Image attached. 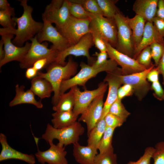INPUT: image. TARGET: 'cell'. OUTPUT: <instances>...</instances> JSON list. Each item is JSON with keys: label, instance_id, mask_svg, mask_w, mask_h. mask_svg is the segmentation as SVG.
<instances>
[{"label": "cell", "instance_id": "cell-46", "mask_svg": "<svg viewBox=\"0 0 164 164\" xmlns=\"http://www.w3.org/2000/svg\"><path fill=\"white\" fill-rule=\"evenodd\" d=\"M152 23L156 30L162 37H164V20L156 16L152 20Z\"/></svg>", "mask_w": 164, "mask_h": 164}, {"label": "cell", "instance_id": "cell-13", "mask_svg": "<svg viewBox=\"0 0 164 164\" xmlns=\"http://www.w3.org/2000/svg\"><path fill=\"white\" fill-rule=\"evenodd\" d=\"M155 66L154 65L140 72L121 76L122 84L130 85L133 88L134 94L139 101H141L151 90V85L147 80V76L149 71Z\"/></svg>", "mask_w": 164, "mask_h": 164}, {"label": "cell", "instance_id": "cell-47", "mask_svg": "<svg viewBox=\"0 0 164 164\" xmlns=\"http://www.w3.org/2000/svg\"><path fill=\"white\" fill-rule=\"evenodd\" d=\"M159 73L157 67H154L148 73L147 76V80L152 83L159 81Z\"/></svg>", "mask_w": 164, "mask_h": 164}, {"label": "cell", "instance_id": "cell-14", "mask_svg": "<svg viewBox=\"0 0 164 164\" xmlns=\"http://www.w3.org/2000/svg\"><path fill=\"white\" fill-rule=\"evenodd\" d=\"M0 35L4 43L5 51L4 57L0 61V68L5 64L13 61H17L20 63L29 50L31 43L27 41L24 46H17L12 42V39L14 38V35L10 33H4Z\"/></svg>", "mask_w": 164, "mask_h": 164}, {"label": "cell", "instance_id": "cell-24", "mask_svg": "<svg viewBox=\"0 0 164 164\" xmlns=\"http://www.w3.org/2000/svg\"><path fill=\"white\" fill-rule=\"evenodd\" d=\"M30 89L41 99L50 97L53 91L51 83L46 79L38 76L32 79Z\"/></svg>", "mask_w": 164, "mask_h": 164}, {"label": "cell", "instance_id": "cell-20", "mask_svg": "<svg viewBox=\"0 0 164 164\" xmlns=\"http://www.w3.org/2000/svg\"><path fill=\"white\" fill-rule=\"evenodd\" d=\"M154 43L164 45V38L159 33L152 22H146L142 39L135 50L133 58L136 59L143 49Z\"/></svg>", "mask_w": 164, "mask_h": 164}, {"label": "cell", "instance_id": "cell-34", "mask_svg": "<svg viewBox=\"0 0 164 164\" xmlns=\"http://www.w3.org/2000/svg\"><path fill=\"white\" fill-rule=\"evenodd\" d=\"M70 0L80 4L86 11L91 14L103 16L97 0Z\"/></svg>", "mask_w": 164, "mask_h": 164}, {"label": "cell", "instance_id": "cell-11", "mask_svg": "<svg viewBox=\"0 0 164 164\" xmlns=\"http://www.w3.org/2000/svg\"><path fill=\"white\" fill-rule=\"evenodd\" d=\"M43 25L41 30L36 35L38 41L41 43L44 41H48L52 44L50 48L61 51L72 46L67 40L54 27L50 22L42 18Z\"/></svg>", "mask_w": 164, "mask_h": 164}, {"label": "cell", "instance_id": "cell-43", "mask_svg": "<svg viewBox=\"0 0 164 164\" xmlns=\"http://www.w3.org/2000/svg\"><path fill=\"white\" fill-rule=\"evenodd\" d=\"M133 94V91L132 87L128 84H124L118 90L117 98L121 100L125 97L131 96Z\"/></svg>", "mask_w": 164, "mask_h": 164}, {"label": "cell", "instance_id": "cell-2", "mask_svg": "<svg viewBox=\"0 0 164 164\" xmlns=\"http://www.w3.org/2000/svg\"><path fill=\"white\" fill-rule=\"evenodd\" d=\"M77 63L70 57L66 64L63 66L54 62L47 67L46 72L38 71V76L48 80L53 87L54 95L52 100L53 106L58 103L60 97V90L61 84L64 80L71 78L77 73Z\"/></svg>", "mask_w": 164, "mask_h": 164}, {"label": "cell", "instance_id": "cell-45", "mask_svg": "<svg viewBox=\"0 0 164 164\" xmlns=\"http://www.w3.org/2000/svg\"><path fill=\"white\" fill-rule=\"evenodd\" d=\"M54 62L52 60L47 58L39 59L34 63L32 67L37 71H39L44 67Z\"/></svg>", "mask_w": 164, "mask_h": 164}, {"label": "cell", "instance_id": "cell-23", "mask_svg": "<svg viewBox=\"0 0 164 164\" xmlns=\"http://www.w3.org/2000/svg\"><path fill=\"white\" fill-rule=\"evenodd\" d=\"M97 150L91 146L81 145L78 142L73 144V155L80 164H93Z\"/></svg>", "mask_w": 164, "mask_h": 164}, {"label": "cell", "instance_id": "cell-35", "mask_svg": "<svg viewBox=\"0 0 164 164\" xmlns=\"http://www.w3.org/2000/svg\"><path fill=\"white\" fill-rule=\"evenodd\" d=\"M152 58L150 46L144 48L135 59L141 65L148 69L154 65L151 61Z\"/></svg>", "mask_w": 164, "mask_h": 164}, {"label": "cell", "instance_id": "cell-33", "mask_svg": "<svg viewBox=\"0 0 164 164\" xmlns=\"http://www.w3.org/2000/svg\"><path fill=\"white\" fill-rule=\"evenodd\" d=\"M108 113L119 117L125 122L131 114L125 108L121 100L118 98L111 106Z\"/></svg>", "mask_w": 164, "mask_h": 164}, {"label": "cell", "instance_id": "cell-18", "mask_svg": "<svg viewBox=\"0 0 164 164\" xmlns=\"http://www.w3.org/2000/svg\"><path fill=\"white\" fill-rule=\"evenodd\" d=\"M104 94H101L95 98L78 119V121H82L86 124L87 134L101 119Z\"/></svg>", "mask_w": 164, "mask_h": 164}, {"label": "cell", "instance_id": "cell-41", "mask_svg": "<svg viewBox=\"0 0 164 164\" xmlns=\"http://www.w3.org/2000/svg\"><path fill=\"white\" fill-rule=\"evenodd\" d=\"M107 127L115 129L122 126L125 121L119 117L108 113L104 118Z\"/></svg>", "mask_w": 164, "mask_h": 164}, {"label": "cell", "instance_id": "cell-36", "mask_svg": "<svg viewBox=\"0 0 164 164\" xmlns=\"http://www.w3.org/2000/svg\"><path fill=\"white\" fill-rule=\"evenodd\" d=\"M154 148L152 156L153 164H164V141L157 143Z\"/></svg>", "mask_w": 164, "mask_h": 164}, {"label": "cell", "instance_id": "cell-31", "mask_svg": "<svg viewBox=\"0 0 164 164\" xmlns=\"http://www.w3.org/2000/svg\"><path fill=\"white\" fill-rule=\"evenodd\" d=\"M115 128L107 127L98 145L99 153L103 152L113 147L112 140Z\"/></svg>", "mask_w": 164, "mask_h": 164}, {"label": "cell", "instance_id": "cell-51", "mask_svg": "<svg viewBox=\"0 0 164 164\" xmlns=\"http://www.w3.org/2000/svg\"><path fill=\"white\" fill-rule=\"evenodd\" d=\"M159 73L162 76V84L164 85V52L160 59L158 64L156 67Z\"/></svg>", "mask_w": 164, "mask_h": 164}, {"label": "cell", "instance_id": "cell-26", "mask_svg": "<svg viewBox=\"0 0 164 164\" xmlns=\"http://www.w3.org/2000/svg\"><path fill=\"white\" fill-rule=\"evenodd\" d=\"M51 122L53 127L61 129L68 127L74 124L78 117L75 116L73 111H55L52 114Z\"/></svg>", "mask_w": 164, "mask_h": 164}, {"label": "cell", "instance_id": "cell-50", "mask_svg": "<svg viewBox=\"0 0 164 164\" xmlns=\"http://www.w3.org/2000/svg\"><path fill=\"white\" fill-rule=\"evenodd\" d=\"M38 71L33 67L27 68L25 73L26 77L28 79H33L38 74Z\"/></svg>", "mask_w": 164, "mask_h": 164}, {"label": "cell", "instance_id": "cell-39", "mask_svg": "<svg viewBox=\"0 0 164 164\" xmlns=\"http://www.w3.org/2000/svg\"><path fill=\"white\" fill-rule=\"evenodd\" d=\"M154 151V148L151 146L146 147L143 155L135 161H130L126 164H151V161Z\"/></svg>", "mask_w": 164, "mask_h": 164}, {"label": "cell", "instance_id": "cell-19", "mask_svg": "<svg viewBox=\"0 0 164 164\" xmlns=\"http://www.w3.org/2000/svg\"><path fill=\"white\" fill-rule=\"evenodd\" d=\"M0 143L2 150L0 154V161L10 159H16L24 161L29 164H35V156L22 153L12 148L7 142L6 136L2 133L0 134Z\"/></svg>", "mask_w": 164, "mask_h": 164}, {"label": "cell", "instance_id": "cell-9", "mask_svg": "<svg viewBox=\"0 0 164 164\" xmlns=\"http://www.w3.org/2000/svg\"><path fill=\"white\" fill-rule=\"evenodd\" d=\"M71 16L68 0H52L42 14V18L55 24L57 29L63 27Z\"/></svg>", "mask_w": 164, "mask_h": 164}, {"label": "cell", "instance_id": "cell-22", "mask_svg": "<svg viewBox=\"0 0 164 164\" xmlns=\"http://www.w3.org/2000/svg\"><path fill=\"white\" fill-rule=\"evenodd\" d=\"M25 88L23 85L19 86L18 84H16L15 96L9 103V106L12 107L19 104H28L34 105L38 108H43V105L41 101H37L36 99L34 94L30 89L25 91Z\"/></svg>", "mask_w": 164, "mask_h": 164}, {"label": "cell", "instance_id": "cell-10", "mask_svg": "<svg viewBox=\"0 0 164 164\" xmlns=\"http://www.w3.org/2000/svg\"><path fill=\"white\" fill-rule=\"evenodd\" d=\"M90 22L91 19H80L71 15L67 23L57 29L73 45L85 35L91 33Z\"/></svg>", "mask_w": 164, "mask_h": 164}, {"label": "cell", "instance_id": "cell-49", "mask_svg": "<svg viewBox=\"0 0 164 164\" xmlns=\"http://www.w3.org/2000/svg\"><path fill=\"white\" fill-rule=\"evenodd\" d=\"M156 17L164 20V0H158Z\"/></svg>", "mask_w": 164, "mask_h": 164}, {"label": "cell", "instance_id": "cell-17", "mask_svg": "<svg viewBox=\"0 0 164 164\" xmlns=\"http://www.w3.org/2000/svg\"><path fill=\"white\" fill-rule=\"evenodd\" d=\"M106 73L104 81L107 83L108 91L107 97L104 103L101 119L104 118L109 112L111 106L117 99L118 90L122 84L121 78L122 74L121 68L117 67L113 70Z\"/></svg>", "mask_w": 164, "mask_h": 164}, {"label": "cell", "instance_id": "cell-4", "mask_svg": "<svg viewBox=\"0 0 164 164\" xmlns=\"http://www.w3.org/2000/svg\"><path fill=\"white\" fill-rule=\"evenodd\" d=\"M84 132V128L79 121H77L70 126L61 129L56 128L48 123L41 138L48 143L57 139L59 141L58 145L65 147L78 142L80 137Z\"/></svg>", "mask_w": 164, "mask_h": 164}, {"label": "cell", "instance_id": "cell-8", "mask_svg": "<svg viewBox=\"0 0 164 164\" xmlns=\"http://www.w3.org/2000/svg\"><path fill=\"white\" fill-rule=\"evenodd\" d=\"M90 28L96 30L105 42L116 48L118 30L114 19L91 14Z\"/></svg>", "mask_w": 164, "mask_h": 164}, {"label": "cell", "instance_id": "cell-40", "mask_svg": "<svg viewBox=\"0 0 164 164\" xmlns=\"http://www.w3.org/2000/svg\"><path fill=\"white\" fill-rule=\"evenodd\" d=\"M94 45L100 52H107V47L105 41L95 29L90 28Z\"/></svg>", "mask_w": 164, "mask_h": 164}, {"label": "cell", "instance_id": "cell-25", "mask_svg": "<svg viewBox=\"0 0 164 164\" xmlns=\"http://www.w3.org/2000/svg\"><path fill=\"white\" fill-rule=\"evenodd\" d=\"M126 18L132 32L135 50L142 39L146 21L142 17L136 14L132 18L128 16Z\"/></svg>", "mask_w": 164, "mask_h": 164}, {"label": "cell", "instance_id": "cell-3", "mask_svg": "<svg viewBox=\"0 0 164 164\" xmlns=\"http://www.w3.org/2000/svg\"><path fill=\"white\" fill-rule=\"evenodd\" d=\"M118 65L115 61L111 59L105 65L99 67H95L81 62L80 71L70 79L62 82L60 90V96L73 87L78 85L85 87L86 83L89 80L101 72H107L113 70L118 67Z\"/></svg>", "mask_w": 164, "mask_h": 164}, {"label": "cell", "instance_id": "cell-38", "mask_svg": "<svg viewBox=\"0 0 164 164\" xmlns=\"http://www.w3.org/2000/svg\"><path fill=\"white\" fill-rule=\"evenodd\" d=\"M12 15L8 12L0 11V24L3 28L15 29L16 23L11 18Z\"/></svg>", "mask_w": 164, "mask_h": 164}, {"label": "cell", "instance_id": "cell-44", "mask_svg": "<svg viewBox=\"0 0 164 164\" xmlns=\"http://www.w3.org/2000/svg\"><path fill=\"white\" fill-rule=\"evenodd\" d=\"M151 89L155 98L160 101L164 100V90L159 81L152 83Z\"/></svg>", "mask_w": 164, "mask_h": 164}, {"label": "cell", "instance_id": "cell-42", "mask_svg": "<svg viewBox=\"0 0 164 164\" xmlns=\"http://www.w3.org/2000/svg\"><path fill=\"white\" fill-rule=\"evenodd\" d=\"M93 56L97 57L95 61L92 65L95 67H99L105 65L108 60L107 59L108 56L107 52H96Z\"/></svg>", "mask_w": 164, "mask_h": 164}, {"label": "cell", "instance_id": "cell-30", "mask_svg": "<svg viewBox=\"0 0 164 164\" xmlns=\"http://www.w3.org/2000/svg\"><path fill=\"white\" fill-rule=\"evenodd\" d=\"M93 164H118L117 155L114 153L113 147L95 156Z\"/></svg>", "mask_w": 164, "mask_h": 164}, {"label": "cell", "instance_id": "cell-29", "mask_svg": "<svg viewBox=\"0 0 164 164\" xmlns=\"http://www.w3.org/2000/svg\"><path fill=\"white\" fill-rule=\"evenodd\" d=\"M102 12L105 17L114 19L115 16L121 12L116 5L117 0H97Z\"/></svg>", "mask_w": 164, "mask_h": 164}, {"label": "cell", "instance_id": "cell-7", "mask_svg": "<svg viewBox=\"0 0 164 164\" xmlns=\"http://www.w3.org/2000/svg\"><path fill=\"white\" fill-rule=\"evenodd\" d=\"M30 40L31 41L30 47L19 63L21 68L27 69L32 67L36 61L45 58H50L55 62L59 52L58 51L51 48H48L46 43H39L36 35Z\"/></svg>", "mask_w": 164, "mask_h": 164}, {"label": "cell", "instance_id": "cell-37", "mask_svg": "<svg viewBox=\"0 0 164 164\" xmlns=\"http://www.w3.org/2000/svg\"><path fill=\"white\" fill-rule=\"evenodd\" d=\"M151 49L152 58L155 62V65L157 67L164 52V45L158 43L151 44Z\"/></svg>", "mask_w": 164, "mask_h": 164}, {"label": "cell", "instance_id": "cell-6", "mask_svg": "<svg viewBox=\"0 0 164 164\" xmlns=\"http://www.w3.org/2000/svg\"><path fill=\"white\" fill-rule=\"evenodd\" d=\"M93 45L92 35L91 33H88L83 36L75 44L59 52L55 62L64 66L67 63L65 60L68 56L71 55L76 56H83L87 58L89 65H92L96 60L95 58L90 55L89 50Z\"/></svg>", "mask_w": 164, "mask_h": 164}, {"label": "cell", "instance_id": "cell-48", "mask_svg": "<svg viewBox=\"0 0 164 164\" xmlns=\"http://www.w3.org/2000/svg\"><path fill=\"white\" fill-rule=\"evenodd\" d=\"M0 9L6 11L11 14L13 17H15L14 8L12 7L7 0H0Z\"/></svg>", "mask_w": 164, "mask_h": 164}, {"label": "cell", "instance_id": "cell-16", "mask_svg": "<svg viewBox=\"0 0 164 164\" xmlns=\"http://www.w3.org/2000/svg\"><path fill=\"white\" fill-rule=\"evenodd\" d=\"M105 43L108 57L121 66L122 75L131 74L146 69L140 64L135 59L119 52L109 43L106 42Z\"/></svg>", "mask_w": 164, "mask_h": 164}, {"label": "cell", "instance_id": "cell-27", "mask_svg": "<svg viewBox=\"0 0 164 164\" xmlns=\"http://www.w3.org/2000/svg\"><path fill=\"white\" fill-rule=\"evenodd\" d=\"M75 104L73 87L67 93L60 96L57 104L53 106V109L55 111H70L73 110Z\"/></svg>", "mask_w": 164, "mask_h": 164}, {"label": "cell", "instance_id": "cell-12", "mask_svg": "<svg viewBox=\"0 0 164 164\" xmlns=\"http://www.w3.org/2000/svg\"><path fill=\"white\" fill-rule=\"evenodd\" d=\"M108 87L107 83L104 81L100 83L97 89L92 90L85 89L81 91L77 86L73 87L75 104L73 111L74 114L78 117L81 114L95 98L105 93Z\"/></svg>", "mask_w": 164, "mask_h": 164}, {"label": "cell", "instance_id": "cell-1", "mask_svg": "<svg viewBox=\"0 0 164 164\" xmlns=\"http://www.w3.org/2000/svg\"><path fill=\"white\" fill-rule=\"evenodd\" d=\"M27 1L20 0V5L23 8V13L19 17H12L17 25V29H0V34L10 33L15 35L12 42L19 47H22L25 42L33 37L41 30L43 25V22L36 21L32 18V14L33 9L28 5Z\"/></svg>", "mask_w": 164, "mask_h": 164}, {"label": "cell", "instance_id": "cell-15", "mask_svg": "<svg viewBox=\"0 0 164 164\" xmlns=\"http://www.w3.org/2000/svg\"><path fill=\"white\" fill-rule=\"evenodd\" d=\"M37 147V152L35 156L38 162L42 164L47 163L48 164H68L66 158L67 152L65 147L57 144H53V142H49L50 147L47 150L43 151H40L38 148L39 138L34 136Z\"/></svg>", "mask_w": 164, "mask_h": 164}, {"label": "cell", "instance_id": "cell-28", "mask_svg": "<svg viewBox=\"0 0 164 164\" xmlns=\"http://www.w3.org/2000/svg\"><path fill=\"white\" fill-rule=\"evenodd\" d=\"M104 118L100 120L87 134V145L98 149V145L106 128Z\"/></svg>", "mask_w": 164, "mask_h": 164}, {"label": "cell", "instance_id": "cell-21", "mask_svg": "<svg viewBox=\"0 0 164 164\" xmlns=\"http://www.w3.org/2000/svg\"><path fill=\"white\" fill-rule=\"evenodd\" d=\"M158 0H136L133 10L136 15L143 18L146 22H152L156 16Z\"/></svg>", "mask_w": 164, "mask_h": 164}, {"label": "cell", "instance_id": "cell-32", "mask_svg": "<svg viewBox=\"0 0 164 164\" xmlns=\"http://www.w3.org/2000/svg\"><path fill=\"white\" fill-rule=\"evenodd\" d=\"M69 8L70 15L80 19H91V14L86 11L78 3L68 0Z\"/></svg>", "mask_w": 164, "mask_h": 164}, {"label": "cell", "instance_id": "cell-5", "mask_svg": "<svg viewBox=\"0 0 164 164\" xmlns=\"http://www.w3.org/2000/svg\"><path fill=\"white\" fill-rule=\"evenodd\" d=\"M114 19L118 30L117 43L115 49L133 58L135 50L133 35L126 17L121 12L115 16Z\"/></svg>", "mask_w": 164, "mask_h": 164}, {"label": "cell", "instance_id": "cell-52", "mask_svg": "<svg viewBox=\"0 0 164 164\" xmlns=\"http://www.w3.org/2000/svg\"><path fill=\"white\" fill-rule=\"evenodd\" d=\"M5 51L4 48V43L1 39L0 41V61L2 60L4 57Z\"/></svg>", "mask_w": 164, "mask_h": 164}]
</instances>
